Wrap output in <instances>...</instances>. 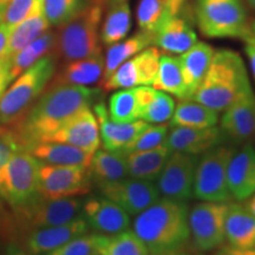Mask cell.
Returning a JSON list of instances; mask_svg holds the SVG:
<instances>
[{"label":"cell","mask_w":255,"mask_h":255,"mask_svg":"<svg viewBox=\"0 0 255 255\" xmlns=\"http://www.w3.org/2000/svg\"><path fill=\"white\" fill-rule=\"evenodd\" d=\"M101 96L100 88L51 84L13 126L21 149L45 142L76 114L100 101Z\"/></svg>","instance_id":"cell-1"},{"label":"cell","mask_w":255,"mask_h":255,"mask_svg":"<svg viewBox=\"0 0 255 255\" xmlns=\"http://www.w3.org/2000/svg\"><path fill=\"white\" fill-rule=\"evenodd\" d=\"M187 202L159 197L132 222V232L141 240L149 255H168L182 251L189 242Z\"/></svg>","instance_id":"cell-2"},{"label":"cell","mask_w":255,"mask_h":255,"mask_svg":"<svg viewBox=\"0 0 255 255\" xmlns=\"http://www.w3.org/2000/svg\"><path fill=\"white\" fill-rule=\"evenodd\" d=\"M248 88L251 82L241 56L232 50H220L213 55L205 78L191 100L219 113Z\"/></svg>","instance_id":"cell-3"},{"label":"cell","mask_w":255,"mask_h":255,"mask_svg":"<svg viewBox=\"0 0 255 255\" xmlns=\"http://www.w3.org/2000/svg\"><path fill=\"white\" fill-rule=\"evenodd\" d=\"M107 0H91L57 34L58 56L65 60H77L102 53L101 24Z\"/></svg>","instance_id":"cell-4"},{"label":"cell","mask_w":255,"mask_h":255,"mask_svg":"<svg viewBox=\"0 0 255 255\" xmlns=\"http://www.w3.org/2000/svg\"><path fill=\"white\" fill-rule=\"evenodd\" d=\"M55 53L44 56L15 78L0 97V126H14L43 94L56 72Z\"/></svg>","instance_id":"cell-5"},{"label":"cell","mask_w":255,"mask_h":255,"mask_svg":"<svg viewBox=\"0 0 255 255\" xmlns=\"http://www.w3.org/2000/svg\"><path fill=\"white\" fill-rule=\"evenodd\" d=\"M195 18L205 37L245 39L252 34L242 0H195Z\"/></svg>","instance_id":"cell-6"},{"label":"cell","mask_w":255,"mask_h":255,"mask_svg":"<svg viewBox=\"0 0 255 255\" xmlns=\"http://www.w3.org/2000/svg\"><path fill=\"white\" fill-rule=\"evenodd\" d=\"M40 161L25 150L11 156L0 174V197L12 208H20L37 199Z\"/></svg>","instance_id":"cell-7"},{"label":"cell","mask_w":255,"mask_h":255,"mask_svg":"<svg viewBox=\"0 0 255 255\" xmlns=\"http://www.w3.org/2000/svg\"><path fill=\"white\" fill-rule=\"evenodd\" d=\"M235 149L216 145L197 159L193 195L200 201L229 202L232 195L227 183V170Z\"/></svg>","instance_id":"cell-8"},{"label":"cell","mask_w":255,"mask_h":255,"mask_svg":"<svg viewBox=\"0 0 255 255\" xmlns=\"http://www.w3.org/2000/svg\"><path fill=\"white\" fill-rule=\"evenodd\" d=\"M83 203L81 197L50 200L38 196L28 205L14 209L17 227L30 232L71 222L82 216Z\"/></svg>","instance_id":"cell-9"},{"label":"cell","mask_w":255,"mask_h":255,"mask_svg":"<svg viewBox=\"0 0 255 255\" xmlns=\"http://www.w3.org/2000/svg\"><path fill=\"white\" fill-rule=\"evenodd\" d=\"M92 177L87 167L41 163L38 171V191L50 200L78 197L90 193Z\"/></svg>","instance_id":"cell-10"},{"label":"cell","mask_w":255,"mask_h":255,"mask_svg":"<svg viewBox=\"0 0 255 255\" xmlns=\"http://www.w3.org/2000/svg\"><path fill=\"white\" fill-rule=\"evenodd\" d=\"M228 207L229 202L202 201L189 210L188 223L190 237L197 250L209 252L223 245Z\"/></svg>","instance_id":"cell-11"},{"label":"cell","mask_w":255,"mask_h":255,"mask_svg":"<svg viewBox=\"0 0 255 255\" xmlns=\"http://www.w3.org/2000/svg\"><path fill=\"white\" fill-rule=\"evenodd\" d=\"M199 156L171 151L156 180L159 195L187 202L193 197L194 178Z\"/></svg>","instance_id":"cell-12"},{"label":"cell","mask_w":255,"mask_h":255,"mask_svg":"<svg viewBox=\"0 0 255 255\" xmlns=\"http://www.w3.org/2000/svg\"><path fill=\"white\" fill-rule=\"evenodd\" d=\"M161 55L157 47H146L119 66L107 81L102 83L101 88L104 91H113L143 85L151 87L157 73Z\"/></svg>","instance_id":"cell-13"},{"label":"cell","mask_w":255,"mask_h":255,"mask_svg":"<svg viewBox=\"0 0 255 255\" xmlns=\"http://www.w3.org/2000/svg\"><path fill=\"white\" fill-rule=\"evenodd\" d=\"M102 196L119 205L129 215H138L157 201V187L152 181L127 177L117 182L98 187Z\"/></svg>","instance_id":"cell-14"},{"label":"cell","mask_w":255,"mask_h":255,"mask_svg":"<svg viewBox=\"0 0 255 255\" xmlns=\"http://www.w3.org/2000/svg\"><path fill=\"white\" fill-rule=\"evenodd\" d=\"M223 111L220 123L223 137L234 143H242L255 136V95L252 87L246 89Z\"/></svg>","instance_id":"cell-15"},{"label":"cell","mask_w":255,"mask_h":255,"mask_svg":"<svg viewBox=\"0 0 255 255\" xmlns=\"http://www.w3.org/2000/svg\"><path fill=\"white\" fill-rule=\"evenodd\" d=\"M82 216L89 229L98 234L115 235L130 227V215L104 196H92L84 200Z\"/></svg>","instance_id":"cell-16"},{"label":"cell","mask_w":255,"mask_h":255,"mask_svg":"<svg viewBox=\"0 0 255 255\" xmlns=\"http://www.w3.org/2000/svg\"><path fill=\"white\" fill-rule=\"evenodd\" d=\"M45 142L68 143L95 154L101 145L100 129L94 111L85 108L65 122Z\"/></svg>","instance_id":"cell-17"},{"label":"cell","mask_w":255,"mask_h":255,"mask_svg":"<svg viewBox=\"0 0 255 255\" xmlns=\"http://www.w3.org/2000/svg\"><path fill=\"white\" fill-rule=\"evenodd\" d=\"M88 232V223L81 216L64 225L30 231L25 238V247L31 255H45Z\"/></svg>","instance_id":"cell-18"},{"label":"cell","mask_w":255,"mask_h":255,"mask_svg":"<svg viewBox=\"0 0 255 255\" xmlns=\"http://www.w3.org/2000/svg\"><path fill=\"white\" fill-rule=\"evenodd\" d=\"M94 114L97 119L101 142L105 150H122L149 126L143 120L131 123L115 122L109 117L107 105L101 101L94 104Z\"/></svg>","instance_id":"cell-19"},{"label":"cell","mask_w":255,"mask_h":255,"mask_svg":"<svg viewBox=\"0 0 255 255\" xmlns=\"http://www.w3.org/2000/svg\"><path fill=\"white\" fill-rule=\"evenodd\" d=\"M227 183L232 199L246 201L255 193V148L250 143L235 150L228 164Z\"/></svg>","instance_id":"cell-20"},{"label":"cell","mask_w":255,"mask_h":255,"mask_svg":"<svg viewBox=\"0 0 255 255\" xmlns=\"http://www.w3.org/2000/svg\"><path fill=\"white\" fill-rule=\"evenodd\" d=\"M222 138L221 130L216 126L209 128L171 127L164 144L171 151L199 156L219 145Z\"/></svg>","instance_id":"cell-21"},{"label":"cell","mask_w":255,"mask_h":255,"mask_svg":"<svg viewBox=\"0 0 255 255\" xmlns=\"http://www.w3.org/2000/svg\"><path fill=\"white\" fill-rule=\"evenodd\" d=\"M197 41L196 32L178 13L165 18L152 36V46L177 55L190 49Z\"/></svg>","instance_id":"cell-22"},{"label":"cell","mask_w":255,"mask_h":255,"mask_svg":"<svg viewBox=\"0 0 255 255\" xmlns=\"http://www.w3.org/2000/svg\"><path fill=\"white\" fill-rule=\"evenodd\" d=\"M214 52V49L209 44L197 41L190 49L178 56L187 89V100H191L202 79L205 78Z\"/></svg>","instance_id":"cell-23"},{"label":"cell","mask_w":255,"mask_h":255,"mask_svg":"<svg viewBox=\"0 0 255 255\" xmlns=\"http://www.w3.org/2000/svg\"><path fill=\"white\" fill-rule=\"evenodd\" d=\"M104 72V56L97 53L87 58L71 60L53 76L51 84H69L90 87L101 82Z\"/></svg>","instance_id":"cell-24"},{"label":"cell","mask_w":255,"mask_h":255,"mask_svg":"<svg viewBox=\"0 0 255 255\" xmlns=\"http://www.w3.org/2000/svg\"><path fill=\"white\" fill-rule=\"evenodd\" d=\"M225 238L228 245L235 248H255V216L244 205L229 203Z\"/></svg>","instance_id":"cell-25"},{"label":"cell","mask_w":255,"mask_h":255,"mask_svg":"<svg viewBox=\"0 0 255 255\" xmlns=\"http://www.w3.org/2000/svg\"><path fill=\"white\" fill-rule=\"evenodd\" d=\"M27 152L33 155L41 163L53 165H79L87 167L91 163L94 154L60 142H39L27 148Z\"/></svg>","instance_id":"cell-26"},{"label":"cell","mask_w":255,"mask_h":255,"mask_svg":"<svg viewBox=\"0 0 255 255\" xmlns=\"http://www.w3.org/2000/svg\"><path fill=\"white\" fill-rule=\"evenodd\" d=\"M170 154L171 150L165 144L150 150L127 152L128 175L132 178L154 182L157 180Z\"/></svg>","instance_id":"cell-27"},{"label":"cell","mask_w":255,"mask_h":255,"mask_svg":"<svg viewBox=\"0 0 255 255\" xmlns=\"http://www.w3.org/2000/svg\"><path fill=\"white\" fill-rule=\"evenodd\" d=\"M89 170L97 187L129 177L126 154L122 150H97L92 156Z\"/></svg>","instance_id":"cell-28"},{"label":"cell","mask_w":255,"mask_h":255,"mask_svg":"<svg viewBox=\"0 0 255 255\" xmlns=\"http://www.w3.org/2000/svg\"><path fill=\"white\" fill-rule=\"evenodd\" d=\"M135 89L141 105L139 120L149 124H161L171 119L175 110V101L170 95L156 90L149 85L136 87Z\"/></svg>","instance_id":"cell-29"},{"label":"cell","mask_w":255,"mask_h":255,"mask_svg":"<svg viewBox=\"0 0 255 255\" xmlns=\"http://www.w3.org/2000/svg\"><path fill=\"white\" fill-rule=\"evenodd\" d=\"M152 46V34L138 31L129 38L108 46L104 56V72L100 84L107 81L124 62L139 53L146 47Z\"/></svg>","instance_id":"cell-30"},{"label":"cell","mask_w":255,"mask_h":255,"mask_svg":"<svg viewBox=\"0 0 255 255\" xmlns=\"http://www.w3.org/2000/svg\"><path fill=\"white\" fill-rule=\"evenodd\" d=\"M219 122V113L194 100H181L175 105L170 127L209 128Z\"/></svg>","instance_id":"cell-31"},{"label":"cell","mask_w":255,"mask_h":255,"mask_svg":"<svg viewBox=\"0 0 255 255\" xmlns=\"http://www.w3.org/2000/svg\"><path fill=\"white\" fill-rule=\"evenodd\" d=\"M109 6L101 24V41L105 46L123 40L131 28V8L129 1Z\"/></svg>","instance_id":"cell-32"},{"label":"cell","mask_w":255,"mask_h":255,"mask_svg":"<svg viewBox=\"0 0 255 255\" xmlns=\"http://www.w3.org/2000/svg\"><path fill=\"white\" fill-rule=\"evenodd\" d=\"M57 34L53 31L47 30L45 33L41 34L37 39L23 47L13 56L8 57L9 65H11V73L13 79L21 75L25 70L37 63L44 56L49 55L51 51L56 47Z\"/></svg>","instance_id":"cell-33"},{"label":"cell","mask_w":255,"mask_h":255,"mask_svg":"<svg viewBox=\"0 0 255 255\" xmlns=\"http://www.w3.org/2000/svg\"><path fill=\"white\" fill-rule=\"evenodd\" d=\"M151 87L156 90L173 95L180 100H187V89L178 57L161 55L157 73Z\"/></svg>","instance_id":"cell-34"},{"label":"cell","mask_w":255,"mask_h":255,"mask_svg":"<svg viewBox=\"0 0 255 255\" xmlns=\"http://www.w3.org/2000/svg\"><path fill=\"white\" fill-rule=\"evenodd\" d=\"M50 26L51 25L47 20L44 8L25 19L12 30L5 57L13 56L18 51H20L23 47L40 37L41 34L45 33Z\"/></svg>","instance_id":"cell-35"},{"label":"cell","mask_w":255,"mask_h":255,"mask_svg":"<svg viewBox=\"0 0 255 255\" xmlns=\"http://www.w3.org/2000/svg\"><path fill=\"white\" fill-rule=\"evenodd\" d=\"M108 114L115 122L131 123L139 120L141 105L137 97L136 89L115 90L108 102Z\"/></svg>","instance_id":"cell-36"},{"label":"cell","mask_w":255,"mask_h":255,"mask_svg":"<svg viewBox=\"0 0 255 255\" xmlns=\"http://www.w3.org/2000/svg\"><path fill=\"white\" fill-rule=\"evenodd\" d=\"M100 255H149L144 244L133 232L124 231L115 235H103L98 247Z\"/></svg>","instance_id":"cell-37"},{"label":"cell","mask_w":255,"mask_h":255,"mask_svg":"<svg viewBox=\"0 0 255 255\" xmlns=\"http://www.w3.org/2000/svg\"><path fill=\"white\" fill-rule=\"evenodd\" d=\"M167 17V0H139L136 9L139 31L154 36L159 25Z\"/></svg>","instance_id":"cell-38"},{"label":"cell","mask_w":255,"mask_h":255,"mask_svg":"<svg viewBox=\"0 0 255 255\" xmlns=\"http://www.w3.org/2000/svg\"><path fill=\"white\" fill-rule=\"evenodd\" d=\"M87 4V0H44V11L51 26H62Z\"/></svg>","instance_id":"cell-39"},{"label":"cell","mask_w":255,"mask_h":255,"mask_svg":"<svg viewBox=\"0 0 255 255\" xmlns=\"http://www.w3.org/2000/svg\"><path fill=\"white\" fill-rule=\"evenodd\" d=\"M168 132V124L161 123L156 124V126H150L149 124L133 141L130 142L127 146H124L122 151L127 154V152L150 150V149L157 148V146L164 144Z\"/></svg>","instance_id":"cell-40"},{"label":"cell","mask_w":255,"mask_h":255,"mask_svg":"<svg viewBox=\"0 0 255 255\" xmlns=\"http://www.w3.org/2000/svg\"><path fill=\"white\" fill-rule=\"evenodd\" d=\"M43 8L44 0H8L1 23L13 30L21 21Z\"/></svg>","instance_id":"cell-41"},{"label":"cell","mask_w":255,"mask_h":255,"mask_svg":"<svg viewBox=\"0 0 255 255\" xmlns=\"http://www.w3.org/2000/svg\"><path fill=\"white\" fill-rule=\"evenodd\" d=\"M102 239V234H83L70 240L63 246L53 250L45 255H96L98 254V247Z\"/></svg>","instance_id":"cell-42"},{"label":"cell","mask_w":255,"mask_h":255,"mask_svg":"<svg viewBox=\"0 0 255 255\" xmlns=\"http://www.w3.org/2000/svg\"><path fill=\"white\" fill-rule=\"evenodd\" d=\"M18 150H23L19 144L13 130L7 127L0 126V174L11 158V156Z\"/></svg>","instance_id":"cell-43"},{"label":"cell","mask_w":255,"mask_h":255,"mask_svg":"<svg viewBox=\"0 0 255 255\" xmlns=\"http://www.w3.org/2000/svg\"><path fill=\"white\" fill-rule=\"evenodd\" d=\"M13 81L11 73V65H9L8 57L0 58V97L7 90L9 83Z\"/></svg>","instance_id":"cell-44"},{"label":"cell","mask_w":255,"mask_h":255,"mask_svg":"<svg viewBox=\"0 0 255 255\" xmlns=\"http://www.w3.org/2000/svg\"><path fill=\"white\" fill-rule=\"evenodd\" d=\"M244 41H245V52H246L248 60H250L252 75H253L254 81H255V36L251 34V36L245 38Z\"/></svg>","instance_id":"cell-45"},{"label":"cell","mask_w":255,"mask_h":255,"mask_svg":"<svg viewBox=\"0 0 255 255\" xmlns=\"http://www.w3.org/2000/svg\"><path fill=\"white\" fill-rule=\"evenodd\" d=\"M214 255H255V248L241 250V248L233 247L231 245H221Z\"/></svg>","instance_id":"cell-46"},{"label":"cell","mask_w":255,"mask_h":255,"mask_svg":"<svg viewBox=\"0 0 255 255\" xmlns=\"http://www.w3.org/2000/svg\"><path fill=\"white\" fill-rule=\"evenodd\" d=\"M12 28H9L7 25L4 23H0V58L5 57L6 49H7V44L11 37Z\"/></svg>","instance_id":"cell-47"},{"label":"cell","mask_w":255,"mask_h":255,"mask_svg":"<svg viewBox=\"0 0 255 255\" xmlns=\"http://www.w3.org/2000/svg\"><path fill=\"white\" fill-rule=\"evenodd\" d=\"M1 255H31L27 251L19 247L15 242H8Z\"/></svg>","instance_id":"cell-48"},{"label":"cell","mask_w":255,"mask_h":255,"mask_svg":"<svg viewBox=\"0 0 255 255\" xmlns=\"http://www.w3.org/2000/svg\"><path fill=\"white\" fill-rule=\"evenodd\" d=\"M186 0H167V14L168 17L170 15H175L180 12V9L182 8Z\"/></svg>","instance_id":"cell-49"},{"label":"cell","mask_w":255,"mask_h":255,"mask_svg":"<svg viewBox=\"0 0 255 255\" xmlns=\"http://www.w3.org/2000/svg\"><path fill=\"white\" fill-rule=\"evenodd\" d=\"M245 207H246L252 214L255 216V193L250 197V199H247V202L246 205H245Z\"/></svg>","instance_id":"cell-50"},{"label":"cell","mask_w":255,"mask_h":255,"mask_svg":"<svg viewBox=\"0 0 255 255\" xmlns=\"http://www.w3.org/2000/svg\"><path fill=\"white\" fill-rule=\"evenodd\" d=\"M8 0H0V23L2 20V15H4L6 5H7Z\"/></svg>","instance_id":"cell-51"},{"label":"cell","mask_w":255,"mask_h":255,"mask_svg":"<svg viewBox=\"0 0 255 255\" xmlns=\"http://www.w3.org/2000/svg\"><path fill=\"white\" fill-rule=\"evenodd\" d=\"M123 1H129V0H107V4L114 5V4H119V2H123Z\"/></svg>","instance_id":"cell-52"},{"label":"cell","mask_w":255,"mask_h":255,"mask_svg":"<svg viewBox=\"0 0 255 255\" xmlns=\"http://www.w3.org/2000/svg\"><path fill=\"white\" fill-rule=\"evenodd\" d=\"M251 32H252V34H253V36H255V20L251 24Z\"/></svg>","instance_id":"cell-53"},{"label":"cell","mask_w":255,"mask_h":255,"mask_svg":"<svg viewBox=\"0 0 255 255\" xmlns=\"http://www.w3.org/2000/svg\"><path fill=\"white\" fill-rule=\"evenodd\" d=\"M168 255H189L188 253H184V252L180 251V252H176V253H171V254H168Z\"/></svg>","instance_id":"cell-54"},{"label":"cell","mask_w":255,"mask_h":255,"mask_svg":"<svg viewBox=\"0 0 255 255\" xmlns=\"http://www.w3.org/2000/svg\"><path fill=\"white\" fill-rule=\"evenodd\" d=\"M247 1H248V4H250L252 7L255 9V0H247Z\"/></svg>","instance_id":"cell-55"},{"label":"cell","mask_w":255,"mask_h":255,"mask_svg":"<svg viewBox=\"0 0 255 255\" xmlns=\"http://www.w3.org/2000/svg\"><path fill=\"white\" fill-rule=\"evenodd\" d=\"M0 242H1V229H0ZM1 255V254H0Z\"/></svg>","instance_id":"cell-56"},{"label":"cell","mask_w":255,"mask_h":255,"mask_svg":"<svg viewBox=\"0 0 255 255\" xmlns=\"http://www.w3.org/2000/svg\"><path fill=\"white\" fill-rule=\"evenodd\" d=\"M197 255H205V254H197Z\"/></svg>","instance_id":"cell-57"},{"label":"cell","mask_w":255,"mask_h":255,"mask_svg":"<svg viewBox=\"0 0 255 255\" xmlns=\"http://www.w3.org/2000/svg\"><path fill=\"white\" fill-rule=\"evenodd\" d=\"M96 255H100V254H96Z\"/></svg>","instance_id":"cell-58"}]
</instances>
